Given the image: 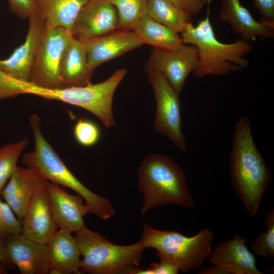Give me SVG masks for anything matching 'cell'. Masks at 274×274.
<instances>
[{
  "mask_svg": "<svg viewBox=\"0 0 274 274\" xmlns=\"http://www.w3.org/2000/svg\"><path fill=\"white\" fill-rule=\"evenodd\" d=\"M251 121L236 123L230 155V182L247 213L256 216L272 179L271 170L254 143Z\"/></svg>",
  "mask_w": 274,
  "mask_h": 274,
  "instance_id": "obj_1",
  "label": "cell"
},
{
  "mask_svg": "<svg viewBox=\"0 0 274 274\" xmlns=\"http://www.w3.org/2000/svg\"><path fill=\"white\" fill-rule=\"evenodd\" d=\"M137 176L139 188L144 195L142 215L161 206L194 207L185 173L172 158L157 153L150 154L141 162Z\"/></svg>",
  "mask_w": 274,
  "mask_h": 274,
  "instance_id": "obj_2",
  "label": "cell"
},
{
  "mask_svg": "<svg viewBox=\"0 0 274 274\" xmlns=\"http://www.w3.org/2000/svg\"><path fill=\"white\" fill-rule=\"evenodd\" d=\"M180 36L183 44L193 45L197 49L198 62L192 72L197 78L228 74L248 66L245 56L253 48L250 42L242 39L229 44L219 41L210 22L209 12L196 25L187 22Z\"/></svg>",
  "mask_w": 274,
  "mask_h": 274,
  "instance_id": "obj_3",
  "label": "cell"
},
{
  "mask_svg": "<svg viewBox=\"0 0 274 274\" xmlns=\"http://www.w3.org/2000/svg\"><path fill=\"white\" fill-rule=\"evenodd\" d=\"M214 235L208 228L188 237L176 231L154 229L146 223L140 239L143 248H154L160 261L169 262L187 272L201 266L212 249Z\"/></svg>",
  "mask_w": 274,
  "mask_h": 274,
  "instance_id": "obj_4",
  "label": "cell"
},
{
  "mask_svg": "<svg viewBox=\"0 0 274 274\" xmlns=\"http://www.w3.org/2000/svg\"><path fill=\"white\" fill-rule=\"evenodd\" d=\"M74 236L81 256L80 269L90 274H129L138 267L144 249L137 242L115 245L85 226Z\"/></svg>",
  "mask_w": 274,
  "mask_h": 274,
  "instance_id": "obj_5",
  "label": "cell"
},
{
  "mask_svg": "<svg viewBox=\"0 0 274 274\" xmlns=\"http://www.w3.org/2000/svg\"><path fill=\"white\" fill-rule=\"evenodd\" d=\"M72 31L46 23L32 65L29 82L46 88H62L59 65Z\"/></svg>",
  "mask_w": 274,
  "mask_h": 274,
  "instance_id": "obj_6",
  "label": "cell"
},
{
  "mask_svg": "<svg viewBox=\"0 0 274 274\" xmlns=\"http://www.w3.org/2000/svg\"><path fill=\"white\" fill-rule=\"evenodd\" d=\"M147 73L156 101L154 129L167 138L178 149L185 151L187 145L182 131L179 94L161 74Z\"/></svg>",
  "mask_w": 274,
  "mask_h": 274,
  "instance_id": "obj_7",
  "label": "cell"
},
{
  "mask_svg": "<svg viewBox=\"0 0 274 274\" xmlns=\"http://www.w3.org/2000/svg\"><path fill=\"white\" fill-rule=\"evenodd\" d=\"M198 62V50L193 45L183 44L177 48L163 50L153 48L145 67L147 72L161 74L179 94L189 75Z\"/></svg>",
  "mask_w": 274,
  "mask_h": 274,
  "instance_id": "obj_8",
  "label": "cell"
},
{
  "mask_svg": "<svg viewBox=\"0 0 274 274\" xmlns=\"http://www.w3.org/2000/svg\"><path fill=\"white\" fill-rule=\"evenodd\" d=\"M212 265L200 270V274H262L255 255L238 234L222 241L213 248L208 259Z\"/></svg>",
  "mask_w": 274,
  "mask_h": 274,
  "instance_id": "obj_9",
  "label": "cell"
},
{
  "mask_svg": "<svg viewBox=\"0 0 274 274\" xmlns=\"http://www.w3.org/2000/svg\"><path fill=\"white\" fill-rule=\"evenodd\" d=\"M116 9L109 0H88L81 8L73 25L74 36L89 39L118 29Z\"/></svg>",
  "mask_w": 274,
  "mask_h": 274,
  "instance_id": "obj_10",
  "label": "cell"
},
{
  "mask_svg": "<svg viewBox=\"0 0 274 274\" xmlns=\"http://www.w3.org/2000/svg\"><path fill=\"white\" fill-rule=\"evenodd\" d=\"M82 39L85 45L88 64L93 72L102 63L144 44L132 30L121 29L96 38Z\"/></svg>",
  "mask_w": 274,
  "mask_h": 274,
  "instance_id": "obj_11",
  "label": "cell"
},
{
  "mask_svg": "<svg viewBox=\"0 0 274 274\" xmlns=\"http://www.w3.org/2000/svg\"><path fill=\"white\" fill-rule=\"evenodd\" d=\"M6 252L21 274H51L47 245L16 234L6 242Z\"/></svg>",
  "mask_w": 274,
  "mask_h": 274,
  "instance_id": "obj_12",
  "label": "cell"
},
{
  "mask_svg": "<svg viewBox=\"0 0 274 274\" xmlns=\"http://www.w3.org/2000/svg\"><path fill=\"white\" fill-rule=\"evenodd\" d=\"M28 32L24 43L7 58L0 60V70L16 79L28 81L33 60L46 25L37 11L28 18Z\"/></svg>",
  "mask_w": 274,
  "mask_h": 274,
  "instance_id": "obj_13",
  "label": "cell"
},
{
  "mask_svg": "<svg viewBox=\"0 0 274 274\" xmlns=\"http://www.w3.org/2000/svg\"><path fill=\"white\" fill-rule=\"evenodd\" d=\"M46 190L53 217L60 230L77 232L85 226L83 216L88 213L81 195L70 194L49 181Z\"/></svg>",
  "mask_w": 274,
  "mask_h": 274,
  "instance_id": "obj_14",
  "label": "cell"
},
{
  "mask_svg": "<svg viewBox=\"0 0 274 274\" xmlns=\"http://www.w3.org/2000/svg\"><path fill=\"white\" fill-rule=\"evenodd\" d=\"M46 185L39 189L30 201L21 222L20 234L45 245L58 228L50 208Z\"/></svg>",
  "mask_w": 274,
  "mask_h": 274,
  "instance_id": "obj_15",
  "label": "cell"
},
{
  "mask_svg": "<svg viewBox=\"0 0 274 274\" xmlns=\"http://www.w3.org/2000/svg\"><path fill=\"white\" fill-rule=\"evenodd\" d=\"M49 181L31 168L17 166L0 195L21 222L35 193Z\"/></svg>",
  "mask_w": 274,
  "mask_h": 274,
  "instance_id": "obj_16",
  "label": "cell"
},
{
  "mask_svg": "<svg viewBox=\"0 0 274 274\" xmlns=\"http://www.w3.org/2000/svg\"><path fill=\"white\" fill-rule=\"evenodd\" d=\"M93 73L83 39L73 36L64 49L60 62L62 88L87 86L91 83Z\"/></svg>",
  "mask_w": 274,
  "mask_h": 274,
  "instance_id": "obj_17",
  "label": "cell"
},
{
  "mask_svg": "<svg viewBox=\"0 0 274 274\" xmlns=\"http://www.w3.org/2000/svg\"><path fill=\"white\" fill-rule=\"evenodd\" d=\"M220 18L230 24L234 32L246 41L273 38L274 28L258 21L239 0H222Z\"/></svg>",
  "mask_w": 274,
  "mask_h": 274,
  "instance_id": "obj_18",
  "label": "cell"
},
{
  "mask_svg": "<svg viewBox=\"0 0 274 274\" xmlns=\"http://www.w3.org/2000/svg\"><path fill=\"white\" fill-rule=\"evenodd\" d=\"M71 232L59 230L47 244L51 274H80V252Z\"/></svg>",
  "mask_w": 274,
  "mask_h": 274,
  "instance_id": "obj_19",
  "label": "cell"
},
{
  "mask_svg": "<svg viewBox=\"0 0 274 274\" xmlns=\"http://www.w3.org/2000/svg\"><path fill=\"white\" fill-rule=\"evenodd\" d=\"M37 12L46 24L72 31L82 7L88 0H35Z\"/></svg>",
  "mask_w": 274,
  "mask_h": 274,
  "instance_id": "obj_20",
  "label": "cell"
},
{
  "mask_svg": "<svg viewBox=\"0 0 274 274\" xmlns=\"http://www.w3.org/2000/svg\"><path fill=\"white\" fill-rule=\"evenodd\" d=\"M131 30L144 44L151 45L155 49H173L183 44L179 33L146 14L136 22Z\"/></svg>",
  "mask_w": 274,
  "mask_h": 274,
  "instance_id": "obj_21",
  "label": "cell"
},
{
  "mask_svg": "<svg viewBox=\"0 0 274 274\" xmlns=\"http://www.w3.org/2000/svg\"><path fill=\"white\" fill-rule=\"evenodd\" d=\"M146 14L179 33L191 19L170 0H148Z\"/></svg>",
  "mask_w": 274,
  "mask_h": 274,
  "instance_id": "obj_22",
  "label": "cell"
},
{
  "mask_svg": "<svg viewBox=\"0 0 274 274\" xmlns=\"http://www.w3.org/2000/svg\"><path fill=\"white\" fill-rule=\"evenodd\" d=\"M117 10L118 29L131 30L136 22L146 14L148 0H109Z\"/></svg>",
  "mask_w": 274,
  "mask_h": 274,
  "instance_id": "obj_23",
  "label": "cell"
},
{
  "mask_svg": "<svg viewBox=\"0 0 274 274\" xmlns=\"http://www.w3.org/2000/svg\"><path fill=\"white\" fill-rule=\"evenodd\" d=\"M27 137L0 148V192L15 171L18 159L28 143Z\"/></svg>",
  "mask_w": 274,
  "mask_h": 274,
  "instance_id": "obj_24",
  "label": "cell"
},
{
  "mask_svg": "<svg viewBox=\"0 0 274 274\" xmlns=\"http://www.w3.org/2000/svg\"><path fill=\"white\" fill-rule=\"evenodd\" d=\"M266 230L260 233L251 243L252 253L255 256L271 259L274 257V209L264 214Z\"/></svg>",
  "mask_w": 274,
  "mask_h": 274,
  "instance_id": "obj_25",
  "label": "cell"
},
{
  "mask_svg": "<svg viewBox=\"0 0 274 274\" xmlns=\"http://www.w3.org/2000/svg\"><path fill=\"white\" fill-rule=\"evenodd\" d=\"M73 134L77 142L84 147L95 145L100 137L98 126L92 120L80 118L75 123Z\"/></svg>",
  "mask_w": 274,
  "mask_h": 274,
  "instance_id": "obj_26",
  "label": "cell"
},
{
  "mask_svg": "<svg viewBox=\"0 0 274 274\" xmlns=\"http://www.w3.org/2000/svg\"><path fill=\"white\" fill-rule=\"evenodd\" d=\"M22 231L21 222L18 220L9 204L0 198V238L6 242Z\"/></svg>",
  "mask_w": 274,
  "mask_h": 274,
  "instance_id": "obj_27",
  "label": "cell"
},
{
  "mask_svg": "<svg viewBox=\"0 0 274 274\" xmlns=\"http://www.w3.org/2000/svg\"><path fill=\"white\" fill-rule=\"evenodd\" d=\"M11 11L18 17L26 19L37 11L35 0H7Z\"/></svg>",
  "mask_w": 274,
  "mask_h": 274,
  "instance_id": "obj_28",
  "label": "cell"
},
{
  "mask_svg": "<svg viewBox=\"0 0 274 274\" xmlns=\"http://www.w3.org/2000/svg\"><path fill=\"white\" fill-rule=\"evenodd\" d=\"M253 3L260 15L259 21L274 28V0H253Z\"/></svg>",
  "mask_w": 274,
  "mask_h": 274,
  "instance_id": "obj_29",
  "label": "cell"
},
{
  "mask_svg": "<svg viewBox=\"0 0 274 274\" xmlns=\"http://www.w3.org/2000/svg\"><path fill=\"white\" fill-rule=\"evenodd\" d=\"M179 269L172 263L160 261L159 263H151L145 269L138 267L132 269L129 274H177Z\"/></svg>",
  "mask_w": 274,
  "mask_h": 274,
  "instance_id": "obj_30",
  "label": "cell"
},
{
  "mask_svg": "<svg viewBox=\"0 0 274 274\" xmlns=\"http://www.w3.org/2000/svg\"><path fill=\"white\" fill-rule=\"evenodd\" d=\"M177 7L192 18L198 14L207 3V0H170Z\"/></svg>",
  "mask_w": 274,
  "mask_h": 274,
  "instance_id": "obj_31",
  "label": "cell"
},
{
  "mask_svg": "<svg viewBox=\"0 0 274 274\" xmlns=\"http://www.w3.org/2000/svg\"><path fill=\"white\" fill-rule=\"evenodd\" d=\"M0 262L9 268H13L15 266L8 258L6 252V242L0 238Z\"/></svg>",
  "mask_w": 274,
  "mask_h": 274,
  "instance_id": "obj_32",
  "label": "cell"
},
{
  "mask_svg": "<svg viewBox=\"0 0 274 274\" xmlns=\"http://www.w3.org/2000/svg\"><path fill=\"white\" fill-rule=\"evenodd\" d=\"M8 273V268L0 262V274H7Z\"/></svg>",
  "mask_w": 274,
  "mask_h": 274,
  "instance_id": "obj_33",
  "label": "cell"
}]
</instances>
